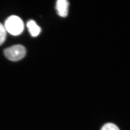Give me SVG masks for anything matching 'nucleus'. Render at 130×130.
I'll return each mask as SVG.
<instances>
[{"mask_svg":"<svg viewBox=\"0 0 130 130\" xmlns=\"http://www.w3.org/2000/svg\"><path fill=\"white\" fill-rule=\"evenodd\" d=\"M101 130H120L119 127L112 123H107L103 126Z\"/></svg>","mask_w":130,"mask_h":130,"instance_id":"obj_6","label":"nucleus"},{"mask_svg":"<svg viewBox=\"0 0 130 130\" xmlns=\"http://www.w3.org/2000/svg\"><path fill=\"white\" fill-rule=\"evenodd\" d=\"M69 3L66 0H58L56 2V9L57 13L61 17H66L68 14Z\"/></svg>","mask_w":130,"mask_h":130,"instance_id":"obj_3","label":"nucleus"},{"mask_svg":"<svg viewBox=\"0 0 130 130\" xmlns=\"http://www.w3.org/2000/svg\"><path fill=\"white\" fill-rule=\"evenodd\" d=\"M6 36V30L5 26L0 23V45L5 41Z\"/></svg>","mask_w":130,"mask_h":130,"instance_id":"obj_5","label":"nucleus"},{"mask_svg":"<svg viewBox=\"0 0 130 130\" xmlns=\"http://www.w3.org/2000/svg\"><path fill=\"white\" fill-rule=\"evenodd\" d=\"M6 31L13 35H19L23 32L24 24L21 19L15 15H12L6 19L5 22Z\"/></svg>","mask_w":130,"mask_h":130,"instance_id":"obj_1","label":"nucleus"},{"mask_svg":"<svg viewBox=\"0 0 130 130\" xmlns=\"http://www.w3.org/2000/svg\"><path fill=\"white\" fill-rule=\"evenodd\" d=\"M27 26L29 32L32 37L37 36L41 32V28L38 26L37 24L34 20H29L27 23Z\"/></svg>","mask_w":130,"mask_h":130,"instance_id":"obj_4","label":"nucleus"},{"mask_svg":"<svg viewBox=\"0 0 130 130\" xmlns=\"http://www.w3.org/2000/svg\"><path fill=\"white\" fill-rule=\"evenodd\" d=\"M26 50L24 47L21 45H15L6 48L4 54L9 60L17 61L22 59L25 56Z\"/></svg>","mask_w":130,"mask_h":130,"instance_id":"obj_2","label":"nucleus"}]
</instances>
